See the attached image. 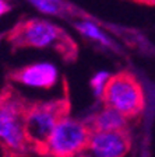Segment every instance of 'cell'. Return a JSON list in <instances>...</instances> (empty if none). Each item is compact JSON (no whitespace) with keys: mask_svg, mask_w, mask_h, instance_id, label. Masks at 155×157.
<instances>
[{"mask_svg":"<svg viewBox=\"0 0 155 157\" xmlns=\"http://www.w3.org/2000/svg\"><path fill=\"white\" fill-rule=\"evenodd\" d=\"M39 11L46 14H60L63 10V3L60 0H29Z\"/></svg>","mask_w":155,"mask_h":157,"instance_id":"obj_10","label":"cell"},{"mask_svg":"<svg viewBox=\"0 0 155 157\" xmlns=\"http://www.w3.org/2000/svg\"><path fill=\"white\" fill-rule=\"evenodd\" d=\"M76 28L84 36H87V38L92 39V41H95V42L101 44V45H103V46L113 48L112 46L113 42L109 39V36L103 33L97 24L92 23V21H78V23L76 24Z\"/></svg>","mask_w":155,"mask_h":157,"instance_id":"obj_9","label":"cell"},{"mask_svg":"<svg viewBox=\"0 0 155 157\" xmlns=\"http://www.w3.org/2000/svg\"><path fill=\"white\" fill-rule=\"evenodd\" d=\"M138 2H152V0H138Z\"/></svg>","mask_w":155,"mask_h":157,"instance_id":"obj_13","label":"cell"},{"mask_svg":"<svg viewBox=\"0 0 155 157\" xmlns=\"http://www.w3.org/2000/svg\"><path fill=\"white\" fill-rule=\"evenodd\" d=\"M152 2H155V0H152Z\"/></svg>","mask_w":155,"mask_h":157,"instance_id":"obj_14","label":"cell"},{"mask_svg":"<svg viewBox=\"0 0 155 157\" xmlns=\"http://www.w3.org/2000/svg\"><path fill=\"white\" fill-rule=\"evenodd\" d=\"M7 41L18 48L55 49L66 58H74V41L56 24L42 18H28L18 23L9 34Z\"/></svg>","mask_w":155,"mask_h":157,"instance_id":"obj_1","label":"cell"},{"mask_svg":"<svg viewBox=\"0 0 155 157\" xmlns=\"http://www.w3.org/2000/svg\"><path fill=\"white\" fill-rule=\"evenodd\" d=\"M25 108L16 93L7 90L0 94V143L11 156H21L32 149L25 133Z\"/></svg>","mask_w":155,"mask_h":157,"instance_id":"obj_2","label":"cell"},{"mask_svg":"<svg viewBox=\"0 0 155 157\" xmlns=\"http://www.w3.org/2000/svg\"><path fill=\"white\" fill-rule=\"evenodd\" d=\"M90 132L91 129L85 122L66 114L57 121L39 151L52 157L80 156L88 142Z\"/></svg>","mask_w":155,"mask_h":157,"instance_id":"obj_4","label":"cell"},{"mask_svg":"<svg viewBox=\"0 0 155 157\" xmlns=\"http://www.w3.org/2000/svg\"><path fill=\"white\" fill-rule=\"evenodd\" d=\"M110 78V75L105 70H101V72L95 73L91 78V88H92V91H94L95 97H101L102 98L103 95V91H105V88H106V84L109 82Z\"/></svg>","mask_w":155,"mask_h":157,"instance_id":"obj_11","label":"cell"},{"mask_svg":"<svg viewBox=\"0 0 155 157\" xmlns=\"http://www.w3.org/2000/svg\"><path fill=\"white\" fill-rule=\"evenodd\" d=\"M131 142L124 131H91L81 157H124Z\"/></svg>","mask_w":155,"mask_h":157,"instance_id":"obj_6","label":"cell"},{"mask_svg":"<svg viewBox=\"0 0 155 157\" xmlns=\"http://www.w3.org/2000/svg\"><path fill=\"white\" fill-rule=\"evenodd\" d=\"M10 10H11V6H10L9 2L7 0H0V17L7 14Z\"/></svg>","mask_w":155,"mask_h":157,"instance_id":"obj_12","label":"cell"},{"mask_svg":"<svg viewBox=\"0 0 155 157\" xmlns=\"http://www.w3.org/2000/svg\"><path fill=\"white\" fill-rule=\"evenodd\" d=\"M91 131H124L127 126V118L119 111L105 105L91 121Z\"/></svg>","mask_w":155,"mask_h":157,"instance_id":"obj_8","label":"cell"},{"mask_svg":"<svg viewBox=\"0 0 155 157\" xmlns=\"http://www.w3.org/2000/svg\"><path fill=\"white\" fill-rule=\"evenodd\" d=\"M66 114L67 104L65 101H49L27 105L24 122L25 133L31 146L41 150L55 125Z\"/></svg>","mask_w":155,"mask_h":157,"instance_id":"obj_5","label":"cell"},{"mask_svg":"<svg viewBox=\"0 0 155 157\" xmlns=\"http://www.w3.org/2000/svg\"><path fill=\"white\" fill-rule=\"evenodd\" d=\"M102 100L105 105L119 111L127 119L140 115L146 107L144 88L130 72H120L110 76Z\"/></svg>","mask_w":155,"mask_h":157,"instance_id":"obj_3","label":"cell"},{"mask_svg":"<svg viewBox=\"0 0 155 157\" xmlns=\"http://www.w3.org/2000/svg\"><path fill=\"white\" fill-rule=\"evenodd\" d=\"M13 78L20 84L34 88H50L57 83L59 70L49 62L32 63L13 73Z\"/></svg>","mask_w":155,"mask_h":157,"instance_id":"obj_7","label":"cell"}]
</instances>
